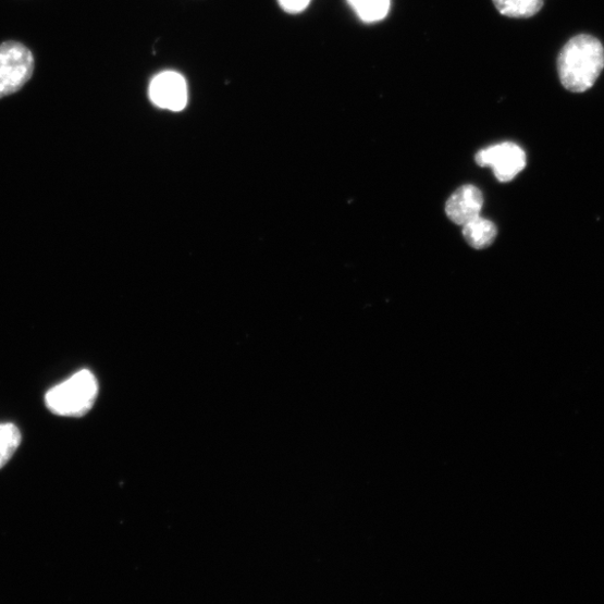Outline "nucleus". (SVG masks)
<instances>
[{
	"instance_id": "1",
	"label": "nucleus",
	"mask_w": 604,
	"mask_h": 604,
	"mask_svg": "<svg viewBox=\"0 0 604 604\" xmlns=\"http://www.w3.org/2000/svg\"><path fill=\"white\" fill-rule=\"evenodd\" d=\"M603 67V46L597 38L587 34L571 38L557 58L560 84L575 94L591 89Z\"/></svg>"
},
{
	"instance_id": "2",
	"label": "nucleus",
	"mask_w": 604,
	"mask_h": 604,
	"mask_svg": "<svg viewBox=\"0 0 604 604\" xmlns=\"http://www.w3.org/2000/svg\"><path fill=\"white\" fill-rule=\"evenodd\" d=\"M98 393L96 377L84 370L52 387L46 395V405L53 415L81 418L94 408Z\"/></svg>"
},
{
	"instance_id": "3",
	"label": "nucleus",
	"mask_w": 604,
	"mask_h": 604,
	"mask_svg": "<svg viewBox=\"0 0 604 604\" xmlns=\"http://www.w3.org/2000/svg\"><path fill=\"white\" fill-rule=\"evenodd\" d=\"M35 60L30 50L17 40L0 45V99L21 91L32 78Z\"/></svg>"
},
{
	"instance_id": "4",
	"label": "nucleus",
	"mask_w": 604,
	"mask_h": 604,
	"mask_svg": "<svg viewBox=\"0 0 604 604\" xmlns=\"http://www.w3.org/2000/svg\"><path fill=\"white\" fill-rule=\"evenodd\" d=\"M527 153L518 145L503 143L480 150L476 163L481 168H492L501 183L513 181L527 167Z\"/></svg>"
},
{
	"instance_id": "5",
	"label": "nucleus",
	"mask_w": 604,
	"mask_h": 604,
	"mask_svg": "<svg viewBox=\"0 0 604 604\" xmlns=\"http://www.w3.org/2000/svg\"><path fill=\"white\" fill-rule=\"evenodd\" d=\"M149 98L160 109L180 112L188 101L186 79L174 71L160 73L151 81Z\"/></svg>"
},
{
	"instance_id": "6",
	"label": "nucleus",
	"mask_w": 604,
	"mask_h": 604,
	"mask_svg": "<svg viewBox=\"0 0 604 604\" xmlns=\"http://www.w3.org/2000/svg\"><path fill=\"white\" fill-rule=\"evenodd\" d=\"M482 207V193L473 185H464L449 197L446 213L452 222L464 226L480 217Z\"/></svg>"
},
{
	"instance_id": "7",
	"label": "nucleus",
	"mask_w": 604,
	"mask_h": 604,
	"mask_svg": "<svg viewBox=\"0 0 604 604\" xmlns=\"http://www.w3.org/2000/svg\"><path fill=\"white\" fill-rule=\"evenodd\" d=\"M463 227V234L467 244L476 250L491 247L497 236L496 225L481 217L468 222Z\"/></svg>"
},
{
	"instance_id": "8",
	"label": "nucleus",
	"mask_w": 604,
	"mask_h": 604,
	"mask_svg": "<svg viewBox=\"0 0 604 604\" xmlns=\"http://www.w3.org/2000/svg\"><path fill=\"white\" fill-rule=\"evenodd\" d=\"M497 11L510 19H530L544 5V0H493Z\"/></svg>"
},
{
	"instance_id": "9",
	"label": "nucleus",
	"mask_w": 604,
	"mask_h": 604,
	"mask_svg": "<svg viewBox=\"0 0 604 604\" xmlns=\"http://www.w3.org/2000/svg\"><path fill=\"white\" fill-rule=\"evenodd\" d=\"M22 443V433L13 423H0V469L13 458Z\"/></svg>"
},
{
	"instance_id": "10",
	"label": "nucleus",
	"mask_w": 604,
	"mask_h": 604,
	"mask_svg": "<svg viewBox=\"0 0 604 604\" xmlns=\"http://www.w3.org/2000/svg\"><path fill=\"white\" fill-rule=\"evenodd\" d=\"M361 21L372 23L386 17L390 0H348Z\"/></svg>"
},
{
	"instance_id": "11",
	"label": "nucleus",
	"mask_w": 604,
	"mask_h": 604,
	"mask_svg": "<svg viewBox=\"0 0 604 604\" xmlns=\"http://www.w3.org/2000/svg\"><path fill=\"white\" fill-rule=\"evenodd\" d=\"M311 0H279L280 8L289 14H298L305 11Z\"/></svg>"
}]
</instances>
